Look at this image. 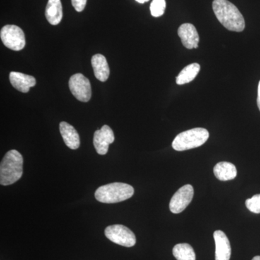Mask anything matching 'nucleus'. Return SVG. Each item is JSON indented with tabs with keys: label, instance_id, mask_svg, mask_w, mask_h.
I'll return each mask as SVG.
<instances>
[{
	"label": "nucleus",
	"instance_id": "obj_3",
	"mask_svg": "<svg viewBox=\"0 0 260 260\" xmlns=\"http://www.w3.org/2000/svg\"><path fill=\"white\" fill-rule=\"evenodd\" d=\"M134 192V188L129 184L114 182L98 188L95 198L100 203L111 204L129 199Z\"/></svg>",
	"mask_w": 260,
	"mask_h": 260
},
{
	"label": "nucleus",
	"instance_id": "obj_8",
	"mask_svg": "<svg viewBox=\"0 0 260 260\" xmlns=\"http://www.w3.org/2000/svg\"><path fill=\"white\" fill-rule=\"evenodd\" d=\"M194 189L190 184H186L181 187L174 194L169 203V209L174 214H179L186 209L193 199Z\"/></svg>",
	"mask_w": 260,
	"mask_h": 260
},
{
	"label": "nucleus",
	"instance_id": "obj_9",
	"mask_svg": "<svg viewBox=\"0 0 260 260\" xmlns=\"http://www.w3.org/2000/svg\"><path fill=\"white\" fill-rule=\"evenodd\" d=\"M114 135L110 126L104 125L102 129L96 130L94 133V148L99 155H106L108 153L109 145L114 142Z\"/></svg>",
	"mask_w": 260,
	"mask_h": 260
},
{
	"label": "nucleus",
	"instance_id": "obj_4",
	"mask_svg": "<svg viewBox=\"0 0 260 260\" xmlns=\"http://www.w3.org/2000/svg\"><path fill=\"white\" fill-rule=\"evenodd\" d=\"M209 133L205 128H194L179 133L172 143V147L177 151H184L198 148L206 143Z\"/></svg>",
	"mask_w": 260,
	"mask_h": 260
},
{
	"label": "nucleus",
	"instance_id": "obj_6",
	"mask_svg": "<svg viewBox=\"0 0 260 260\" xmlns=\"http://www.w3.org/2000/svg\"><path fill=\"white\" fill-rule=\"evenodd\" d=\"M105 235L109 240L119 245L132 247L136 244L134 233L123 225H112L105 229Z\"/></svg>",
	"mask_w": 260,
	"mask_h": 260
},
{
	"label": "nucleus",
	"instance_id": "obj_17",
	"mask_svg": "<svg viewBox=\"0 0 260 260\" xmlns=\"http://www.w3.org/2000/svg\"><path fill=\"white\" fill-rule=\"evenodd\" d=\"M200 70V65L198 63L192 64L185 67L179 75L177 77V84L179 85L190 83L196 78Z\"/></svg>",
	"mask_w": 260,
	"mask_h": 260
},
{
	"label": "nucleus",
	"instance_id": "obj_24",
	"mask_svg": "<svg viewBox=\"0 0 260 260\" xmlns=\"http://www.w3.org/2000/svg\"><path fill=\"white\" fill-rule=\"evenodd\" d=\"M251 260H260V256H254V257Z\"/></svg>",
	"mask_w": 260,
	"mask_h": 260
},
{
	"label": "nucleus",
	"instance_id": "obj_18",
	"mask_svg": "<svg viewBox=\"0 0 260 260\" xmlns=\"http://www.w3.org/2000/svg\"><path fill=\"white\" fill-rule=\"evenodd\" d=\"M173 254L177 260H196L193 248L188 244H178L173 249Z\"/></svg>",
	"mask_w": 260,
	"mask_h": 260
},
{
	"label": "nucleus",
	"instance_id": "obj_22",
	"mask_svg": "<svg viewBox=\"0 0 260 260\" xmlns=\"http://www.w3.org/2000/svg\"><path fill=\"white\" fill-rule=\"evenodd\" d=\"M257 106L260 111V81L259 85H258Z\"/></svg>",
	"mask_w": 260,
	"mask_h": 260
},
{
	"label": "nucleus",
	"instance_id": "obj_21",
	"mask_svg": "<svg viewBox=\"0 0 260 260\" xmlns=\"http://www.w3.org/2000/svg\"><path fill=\"white\" fill-rule=\"evenodd\" d=\"M72 4L76 11L82 12L85 9L87 0H71Z\"/></svg>",
	"mask_w": 260,
	"mask_h": 260
},
{
	"label": "nucleus",
	"instance_id": "obj_23",
	"mask_svg": "<svg viewBox=\"0 0 260 260\" xmlns=\"http://www.w3.org/2000/svg\"><path fill=\"white\" fill-rule=\"evenodd\" d=\"M138 3H140V4H143V3H147L149 0H136Z\"/></svg>",
	"mask_w": 260,
	"mask_h": 260
},
{
	"label": "nucleus",
	"instance_id": "obj_15",
	"mask_svg": "<svg viewBox=\"0 0 260 260\" xmlns=\"http://www.w3.org/2000/svg\"><path fill=\"white\" fill-rule=\"evenodd\" d=\"M215 177L220 181H229L235 179L237 176V168L232 162H220L213 169Z\"/></svg>",
	"mask_w": 260,
	"mask_h": 260
},
{
	"label": "nucleus",
	"instance_id": "obj_13",
	"mask_svg": "<svg viewBox=\"0 0 260 260\" xmlns=\"http://www.w3.org/2000/svg\"><path fill=\"white\" fill-rule=\"evenodd\" d=\"M59 130L65 145L72 149L76 150L80 147V137L74 126L70 125L65 121H61L59 124Z\"/></svg>",
	"mask_w": 260,
	"mask_h": 260
},
{
	"label": "nucleus",
	"instance_id": "obj_20",
	"mask_svg": "<svg viewBox=\"0 0 260 260\" xmlns=\"http://www.w3.org/2000/svg\"><path fill=\"white\" fill-rule=\"evenodd\" d=\"M246 206L251 213H260V194L254 195L246 200Z\"/></svg>",
	"mask_w": 260,
	"mask_h": 260
},
{
	"label": "nucleus",
	"instance_id": "obj_5",
	"mask_svg": "<svg viewBox=\"0 0 260 260\" xmlns=\"http://www.w3.org/2000/svg\"><path fill=\"white\" fill-rule=\"evenodd\" d=\"M0 37L5 47L12 50L20 51L25 47V34L23 30L17 25H5L1 29Z\"/></svg>",
	"mask_w": 260,
	"mask_h": 260
},
{
	"label": "nucleus",
	"instance_id": "obj_16",
	"mask_svg": "<svg viewBox=\"0 0 260 260\" xmlns=\"http://www.w3.org/2000/svg\"><path fill=\"white\" fill-rule=\"evenodd\" d=\"M48 22L53 25H58L62 19V6L60 0H49L45 12Z\"/></svg>",
	"mask_w": 260,
	"mask_h": 260
},
{
	"label": "nucleus",
	"instance_id": "obj_10",
	"mask_svg": "<svg viewBox=\"0 0 260 260\" xmlns=\"http://www.w3.org/2000/svg\"><path fill=\"white\" fill-rule=\"evenodd\" d=\"M178 35L180 37L183 45L186 49H197L198 47L200 42L199 34L192 24H182L178 29Z\"/></svg>",
	"mask_w": 260,
	"mask_h": 260
},
{
	"label": "nucleus",
	"instance_id": "obj_2",
	"mask_svg": "<svg viewBox=\"0 0 260 260\" xmlns=\"http://www.w3.org/2000/svg\"><path fill=\"white\" fill-rule=\"evenodd\" d=\"M23 158L18 150H11L5 154L0 164V184L11 185L23 176Z\"/></svg>",
	"mask_w": 260,
	"mask_h": 260
},
{
	"label": "nucleus",
	"instance_id": "obj_19",
	"mask_svg": "<svg viewBox=\"0 0 260 260\" xmlns=\"http://www.w3.org/2000/svg\"><path fill=\"white\" fill-rule=\"evenodd\" d=\"M166 8H167V3L165 0H153L150 5V13L153 17L158 18L164 14Z\"/></svg>",
	"mask_w": 260,
	"mask_h": 260
},
{
	"label": "nucleus",
	"instance_id": "obj_1",
	"mask_svg": "<svg viewBox=\"0 0 260 260\" xmlns=\"http://www.w3.org/2000/svg\"><path fill=\"white\" fill-rule=\"evenodd\" d=\"M213 9L217 19L228 30L242 32L245 28V20L242 13L228 0H214Z\"/></svg>",
	"mask_w": 260,
	"mask_h": 260
},
{
	"label": "nucleus",
	"instance_id": "obj_7",
	"mask_svg": "<svg viewBox=\"0 0 260 260\" xmlns=\"http://www.w3.org/2000/svg\"><path fill=\"white\" fill-rule=\"evenodd\" d=\"M70 91L78 101L88 102L91 98V86L86 77L77 73L69 80Z\"/></svg>",
	"mask_w": 260,
	"mask_h": 260
},
{
	"label": "nucleus",
	"instance_id": "obj_11",
	"mask_svg": "<svg viewBox=\"0 0 260 260\" xmlns=\"http://www.w3.org/2000/svg\"><path fill=\"white\" fill-rule=\"evenodd\" d=\"M215 244V260H229L232 254L230 242L225 233L215 231L213 234Z\"/></svg>",
	"mask_w": 260,
	"mask_h": 260
},
{
	"label": "nucleus",
	"instance_id": "obj_12",
	"mask_svg": "<svg viewBox=\"0 0 260 260\" xmlns=\"http://www.w3.org/2000/svg\"><path fill=\"white\" fill-rule=\"evenodd\" d=\"M10 80L12 85L22 93H28L30 88L35 86L37 84L34 77L18 72L10 73Z\"/></svg>",
	"mask_w": 260,
	"mask_h": 260
},
{
	"label": "nucleus",
	"instance_id": "obj_14",
	"mask_svg": "<svg viewBox=\"0 0 260 260\" xmlns=\"http://www.w3.org/2000/svg\"><path fill=\"white\" fill-rule=\"evenodd\" d=\"M91 64L95 78L102 82L107 81L110 75V70L105 56L100 54H95L92 57Z\"/></svg>",
	"mask_w": 260,
	"mask_h": 260
}]
</instances>
